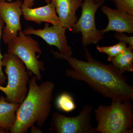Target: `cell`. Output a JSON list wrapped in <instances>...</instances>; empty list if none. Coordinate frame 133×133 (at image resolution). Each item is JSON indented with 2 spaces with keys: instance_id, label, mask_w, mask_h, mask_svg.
<instances>
[{
  "instance_id": "603a6c76",
  "label": "cell",
  "mask_w": 133,
  "mask_h": 133,
  "mask_svg": "<svg viewBox=\"0 0 133 133\" xmlns=\"http://www.w3.org/2000/svg\"><path fill=\"white\" fill-rule=\"evenodd\" d=\"M13 0H0V1H7L8 2H11Z\"/></svg>"
},
{
  "instance_id": "cb8c5ba5",
  "label": "cell",
  "mask_w": 133,
  "mask_h": 133,
  "mask_svg": "<svg viewBox=\"0 0 133 133\" xmlns=\"http://www.w3.org/2000/svg\"><path fill=\"white\" fill-rule=\"evenodd\" d=\"M95 1H105V0H95ZM115 0H113V1L114 2H115Z\"/></svg>"
},
{
  "instance_id": "7402d4cb",
  "label": "cell",
  "mask_w": 133,
  "mask_h": 133,
  "mask_svg": "<svg viewBox=\"0 0 133 133\" xmlns=\"http://www.w3.org/2000/svg\"><path fill=\"white\" fill-rule=\"evenodd\" d=\"M9 132L6 129H4L1 128H0V133H9Z\"/></svg>"
},
{
  "instance_id": "5b68a950",
  "label": "cell",
  "mask_w": 133,
  "mask_h": 133,
  "mask_svg": "<svg viewBox=\"0 0 133 133\" xmlns=\"http://www.w3.org/2000/svg\"><path fill=\"white\" fill-rule=\"evenodd\" d=\"M8 44V52L16 55L27 67V69L36 77L38 80L42 79L41 71H44V62L38 60L42 51L38 41L30 35H26L22 31L11 40Z\"/></svg>"
},
{
  "instance_id": "8fae6325",
  "label": "cell",
  "mask_w": 133,
  "mask_h": 133,
  "mask_svg": "<svg viewBox=\"0 0 133 133\" xmlns=\"http://www.w3.org/2000/svg\"><path fill=\"white\" fill-rule=\"evenodd\" d=\"M22 10L24 19L28 21L34 22L38 24L42 22L48 23L54 26H61L53 2H51L45 6L35 8L22 5Z\"/></svg>"
},
{
  "instance_id": "ba28073f",
  "label": "cell",
  "mask_w": 133,
  "mask_h": 133,
  "mask_svg": "<svg viewBox=\"0 0 133 133\" xmlns=\"http://www.w3.org/2000/svg\"><path fill=\"white\" fill-rule=\"evenodd\" d=\"M22 3L21 0L14 2L0 1V17L5 24L3 29L2 37L5 43L8 44L22 31Z\"/></svg>"
},
{
  "instance_id": "d6986e66",
  "label": "cell",
  "mask_w": 133,
  "mask_h": 133,
  "mask_svg": "<svg viewBox=\"0 0 133 133\" xmlns=\"http://www.w3.org/2000/svg\"><path fill=\"white\" fill-rule=\"evenodd\" d=\"M114 37L119 42H123L126 44H128L129 46L133 49V36H128L123 33L117 32L115 35Z\"/></svg>"
},
{
  "instance_id": "8992f818",
  "label": "cell",
  "mask_w": 133,
  "mask_h": 133,
  "mask_svg": "<svg viewBox=\"0 0 133 133\" xmlns=\"http://www.w3.org/2000/svg\"><path fill=\"white\" fill-rule=\"evenodd\" d=\"M93 107L84 105L78 115L67 116L58 112L53 113L49 129L51 133H97L91 124Z\"/></svg>"
},
{
  "instance_id": "6da1fadb",
  "label": "cell",
  "mask_w": 133,
  "mask_h": 133,
  "mask_svg": "<svg viewBox=\"0 0 133 133\" xmlns=\"http://www.w3.org/2000/svg\"><path fill=\"white\" fill-rule=\"evenodd\" d=\"M50 51L55 58L64 59L71 66L65 71L67 77L84 82L96 92L112 101L133 99V86L128 83L124 74L111 64H106L94 59L87 48L86 61Z\"/></svg>"
},
{
  "instance_id": "30bf717a",
  "label": "cell",
  "mask_w": 133,
  "mask_h": 133,
  "mask_svg": "<svg viewBox=\"0 0 133 133\" xmlns=\"http://www.w3.org/2000/svg\"><path fill=\"white\" fill-rule=\"evenodd\" d=\"M101 10L107 16L108 21L107 27L101 30L102 34L111 31L133 33V16L106 6H102Z\"/></svg>"
},
{
  "instance_id": "9a60e30c",
  "label": "cell",
  "mask_w": 133,
  "mask_h": 133,
  "mask_svg": "<svg viewBox=\"0 0 133 133\" xmlns=\"http://www.w3.org/2000/svg\"><path fill=\"white\" fill-rule=\"evenodd\" d=\"M56 105L59 110L66 113L72 111L77 108L74 98L66 92L62 93L58 97Z\"/></svg>"
},
{
  "instance_id": "4fadbf2b",
  "label": "cell",
  "mask_w": 133,
  "mask_h": 133,
  "mask_svg": "<svg viewBox=\"0 0 133 133\" xmlns=\"http://www.w3.org/2000/svg\"><path fill=\"white\" fill-rule=\"evenodd\" d=\"M20 104L10 103L0 96V128L9 131L14 125Z\"/></svg>"
},
{
  "instance_id": "e0dca14e",
  "label": "cell",
  "mask_w": 133,
  "mask_h": 133,
  "mask_svg": "<svg viewBox=\"0 0 133 133\" xmlns=\"http://www.w3.org/2000/svg\"><path fill=\"white\" fill-rule=\"evenodd\" d=\"M114 2L117 9L133 16V0H115Z\"/></svg>"
},
{
  "instance_id": "9c48e42d",
  "label": "cell",
  "mask_w": 133,
  "mask_h": 133,
  "mask_svg": "<svg viewBox=\"0 0 133 133\" xmlns=\"http://www.w3.org/2000/svg\"><path fill=\"white\" fill-rule=\"evenodd\" d=\"M66 29L61 26H50L45 23L43 29H35L33 27H28L23 31L26 35L38 36L50 45L56 46L59 53L66 56H72L73 51L71 47L68 44L65 35Z\"/></svg>"
},
{
  "instance_id": "ffe728a7",
  "label": "cell",
  "mask_w": 133,
  "mask_h": 133,
  "mask_svg": "<svg viewBox=\"0 0 133 133\" xmlns=\"http://www.w3.org/2000/svg\"><path fill=\"white\" fill-rule=\"evenodd\" d=\"M36 0H23V2L22 6L29 8H32L35 4V2ZM47 3H49L51 0H44Z\"/></svg>"
},
{
  "instance_id": "44dd1931",
  "label": "cell",
  "mask_w": 133,
  "mask_h": 133,
  "mask_svg": "<svg viewBox=\"0 0 133 133\" xmlns=\"http://www.w3.org/2000/svg\"><path fill=\"white\" fill-rule=\"evenodd\" d=\"M30 129L31 130V133H42V131L39 128H37L34 125L31 127Z\"/></svg>"
},
{
  "instance_id": "5bb4252c",
  "label": "cell",
  "mask_w": 133,
  "mask_h": 133,
  "mask_svg": "<svg viewBox=\"0 0 133 133\" xmlns=\"http://www.w3.org/2000/svg\"><path fill=\"white\" fill-rule=\"evenodd\" d=\"M108 60L123 74L133 71V49L130 46L116 56L108 57Z\"/></svg>"
},
{
  "instance_id": "7c38bea8",
  "label": "cell",
  "mask_w": 133,
  "mask_h": 133,
  "mask_svg": "<svg viewBox=\"0 0 133 133\" xmlns=\"http://www.w3.org/2000/svg\"><path fill=\"white\" fill-rule=\"evenodd\" d=\"M55 4L62 27L71 30L77 21L76 13L83 0H51Z\"/></svg>"
},
{
  "instance_id": "3957f363",
  "label": "cell",
  "mask_w": 133,
  "mask_h": 133,
  "mask_svg": "<svg viewBox=\"0 0 133 133\" xmlns=\"http://www.w3.org/2000/svg\"><path fill=\"white\" fill-rule=\"evenodd\" d=\"M132 109L129 100H112L110 105H99L94 111L97 132L132 133Z\"/></svg>"
},
{
  "instance_id": "277c9868",
  "label": "cell",
  "mask_w": 133,
  "mask_h": 133,
  "mask_svg": "<svg viewBox=\"0 0 133 133\" xmlns=\"http://www.w3.org/2000/svg\"><path fill=\"white\" fill-rule=\"evenodd\" d=\"M2 66L5 67L8 82L5 87L0 85V90L6 95L7 102L21 104L28 92L29 76L32 73L21 59L12 53L4 54Z\"/></svg>"
},
{
  "instance_id": "52a82bcc",
  "label": "cell",
  "mask_w": 133,
  "mask_h": 133,
  "mask_svg": "<svg viewBox=\"0 0 133 133\" xmlns=\"http://www.w3.org/2000/svg\"><path fill=\"white\" fill-rule=\"evenodd\" d=\"M104 1L84 0L81 5V14L79 19L71 30L74 33H81L82 43L84 47L96 44L103 38L101 30L96 28L95 16L97 10Z\"/></svg>"
},
{
  "instance_id": "7a4b0ae2",
  "label": "cell",
  "mask_w": 133,
  "mask_h": 133,
  "mask_svg": "<svg viewBox=\"0 0 133 133\" xmlns=\"http://www.w3.org/2000/svg\"><path fill=\"white\" fill-rule=\"evenodd\" d=\"M37 80L34 75L29 81L28 92L17 109L15 122L10 132L27 133L35 124L42 127L49 116L55 84L47 81L39 85Z\"/></svg>"
},
{
  "instance_id": "2e32d148",
  "label": "cell",
  "mask_w": 133,
  "mask_h": 133,
  "mask_svg": "<svg viewBox=\"0 0 133 133\" xmlns=\"http://www.w3.org/2000/svg\"><path fill=\"white\" fill-rule=\"evenodd\" d=\"M127 44L123 42H119L113 45L107 47H101L97 45V50L99 52L108 55V57H114L124 51L127 48Z\"/></svg>"
},
{
  "instance_id": "ac0fdd59",
  "label": "cell",
  "mask_w": 133,
  "mask_h": 133,
  "mask_svg": "<svg viewBox=\"0 0 133 133\" xmlns=\"http://www.w3.org/2000/svg\"><path fill=\"white\" fill-rule=\"evenodd\" d=\"M4 23L2 19L0 17V85H3V84L6 83V76H5L3 71L2 66V59L3 56L2 55L1 51V41L2 35V30L4 26Z\"/></svg>"
}]
</instances>
